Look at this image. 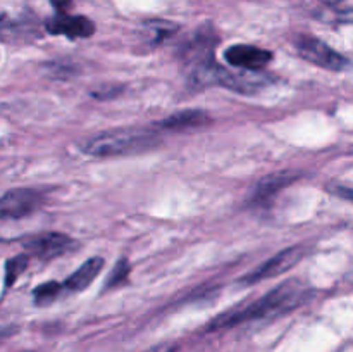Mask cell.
I'll list each match as a JSON object with an SVG mask.
<instances>
[{
  "instance_id": "cell-1",
  "label": "cell",
  "mask_w": 353,
  "mask_h": 352,
  "mask_svg": "<svg viewBox=\"0 0 353 352\" xmlns=\"http://www.w3.org/2000/svg\"><path fill=\"white\" fill-rule=\"evenodd\" d=\"M307 293H309V289L305 283H302L300 280H288L265 293L264 297L255 300L254 304L221 314L209 324V330H221V328H230L234 324L245 323V321L279 316V314H285L299 307L307 299Z\"/></svg>"
},
{
  "instance_id": "cell-2",
  "label": "cell",
  "mask_w": 353,
  "mask_h": 352,
  "mask_svg": "<svg viewBox=\"0 0 353 352\" xmlns=\"http://www.w3.org/2000/svg\"><path fill=\"white\" fill-rule=\"evenodd\" d=\"M159 144L161 138L155 131L143 128H119L88 138L81 145V150L92 157H119L150 150Z\"/></svg>"
},
{
  "instance_id": "cell-3",
  "label": "cell",
  "mask_w": 353,
  "mask_h": 352,
  "mask_svg": "<svg viewBox=\"0 0 353 352\" xmlns=\"http://www.w3.org/2000/svg\"><path fill=\"white\" fill-rule=\"evenodd\" d=\"M296 50L300 57L305 59L307 62L323 69H330V71H341L348 64V61L340 52L316 37H300L296 41Z\"/></svg>"
},
{
  "instance_id": "cell-4",
  "label": "cell",
  "mask_w": 353,
  "mask_h": 352,
  "mask_svg": "<svg viewBox=\"0 0 353 352\" xmlns=\"http://www.w3.org/2000/svg\"><path fill=\"white\" fill-rule=\"evenodd\" d=\"M303 255H305V247H303V245H295V247L285 248V251L272 255V257L269 259V261H265L264 264L255 268L254 271L248 273L241 282L248 283V285H254V283L257 282H264V280L274 278V276L295 268V266L302 261Z\"/></svg>"
},
{
  "instance_id": "cell-5",
  "label": "cell",
  "mask_w": 353,
  "mask_h": 352,
  "mask_svg": "<svg viewBox=\"0 0 353 352\" xmlns=\"http://www.w3.org/2000/svg\"><path fill=\"white\" fill-rule=\"evenodd\" d=\"M41 206V195L30 188L9 190L0 199V214L3 219H21L33 214Z\"/></svg>"
},
{
  "instance_id": "cell-6",
  "label": "cell",
  "mask_w": 353,
  "mask_h": 352,
  "mask_svg": "<svg viewBox=\"0 0 353 352\" xmlns=\"http://www.w3.org/2000/svg\"><path fill=\"white\" fill-rule=\"evenodd\" d=\"M76 247V242L71 237L64 233H43L38 237L31 238L26 242V251L30 255H34L38 259H48L64 255L65 252L72 251Z\"/></svg>"
},
{
  "instance_id": "cell-7",
  "label": "cell",
  "mask_w": 353,
  "mask_h": 352,
  "mask_svg": "<svg viewBox=\"0 0 353 352\" xmlns=\"http://www.w3.org/2000/svg\"><path fill=\"white\" fill-rule=\"evenodd\" d=\"M224 59L231 66L238 69H247V71H261L269 62L272 61V54L265 48H259L255 45H233L226 48Z\"/></svg>"
},
{
  "instance_id": "cell-8",
  "label": "cell",
  "mask_w": 353,
  "mask_h": 352,
  "mask_svg": "<svg viewBox=\"0 0 353 352\" xmlns=\"http://www.w3.org/2000/svg\"><path fill=\"white\" fill-rule=\"evenodd\" d=\"M45 26L50 35H64L68 38H88L95 33V24L85 16L57 14L48 19Z\"/></svg>"
},
{
  "instance_id": "cell-9",
  "label": "cell",
  "mask_w": 353,
  "mask_h": 352,
  "mask_svg": "<svg viewBox=\"0 0 353 352\" xmlns=\"http://www.w3.org/2000/svg\"><path fill=\"white\" fill-rule=\"evenodd\" d=\"M300 178V173L295 171H281V173H276V175H269L268 178L261 179L255 188L254 197H252V202H268L271 200L276 193L281 192L285 186L292 185L293 182Z\"/></svg>"
},
{
  "instance_id": "cell-10",
  "label": "cell",
  "mask_w": 353,
  "mask_h": 352,
  "mask_svg": "<svg viewBox=\"0 0 353 352\" xmlns=\"http://www.w3.org/2000/svg\"><path fill=\"white\" fill-rule=\"evenodd\" d=\"M209 114L203 113L199 109H186L179 110V113L171 114L169 117L162 119L159 123V128L168 131H185V130H195V128L203 126V124L209 123Z\"/></svg>"
},
{
  "instance_id": "cell-11",
  "label": "cell",
  "mask_w": 353,
  "mask_h": 352,
  "mask_svg": "<svg viewBox=\"0 0 353 352\" xmlns=\"http://www.w3.org/2000/svg\"><path fill=\"white\" fill-rule=\"evenodd\" d=\"M103 268V259L102 257H90L85 264L79 266L71 276L64 282L65 289L72 290V292H79V290L88 289L90 283L99 276V273Z\"/></svg>"
},
{
  "instance_id": "cell-12",
  "label": "cell",
  "mask_w": 353,
  "mask_h": 352,
  "mask_svg": "<svg viewBox=\"0 0 353 352\" xmlns=\"http://www.w3.org/2000/svg\"><path fill=\"white\" fill-rule=\"evenodd\" d=\"M28 262H30V254H19L16 255V257H10L9 261H7L6 282H3L6 289H9L10 285H14V283L17 282V278H19V276L23 275L24 269H26Z\"/></svg>"
},
{
  "instance_id": "cell-13",
  "label": "cell",
  "mask_w": 353,
  "mask_h": 352,
  "mask_svg": "<svg viewBox=\"0 0 353 352\" xmlns=\"http://www.w3.org/2000/svg\"><path fill=\"white\" fill-rule=\"evenodd\" d=\"M62 286L64 285H61V283L57 282H47L38 285L33 292L34 304H37V306H47V304L54 302L55 297L61 293Z\"/></svg>"
},
{
  "instance_id": "cell-14",
  "label": "cell",
  "mask_w": 353,
  "mask_h": 352,
  "mask_svg": "<svg viewBox=\"0 0 353 352\" xmlns=\"http://www.w3.org/2000/svg\"><path fill=\"white\" fill-rule=\"evenodd\" d=\"M128 275H130V264H128L126 259H119V262H117L116 266H114L112 273H110V278L107 280V286H116V285H121V283H124V280L128 278Z\"/></svg>"
},
{
  "instance_id": "cell-15",
  "label": "cell",
  "mask_w": 353,
  "mask_h": 352,
  "mask_svg": "<svg viewBox=\"0 0 353 352\" xmlns=\"http://www.w3.org/2000/svg\"><path fill=\"white\" fill-rule=\"evenodd\" d=\"M330 192L334 193V195L341 197V199L352 200L353 202V190L352 188H347V186H340V185H331Z\"/></svg>"
},
{
  "instance_id": "cell-16",
  "label": "cell",
  "mask_w": 353,
  "mask_h": 352,
  "mask_svg": "<svg viewBox=\"0 0 353 352\" xmlns=\"http://www.w3.org/2000/svg\"><path fill=\"white\" fill-rule=\"evenodd\" d=\"M176 344H169V342H164V344H159V345H154V347H150L148 351L145 352H176Z\"/></svg>"
},
{
  "instance_id": "cell-17",
  "label": "cell",
  "mask_w": 353,
  "mask_h": 352,
  "mask_svg": "<svg viewBox=\"0 0 353 352\" xmlns=\"http://www.w3.org/2000/svg\"><path fill=\"white\" fill-rule=\"evenodd\" d=\"M52 6L59 14H68V10L71 9V0H52Z\"/></svg>"
},
{
  "instance_id": "cell-18",
  "label": "cell",
  "mask_w": 353,
  "mask_h": 352,
  "mask_svg": "<svg viewBox=\"0 0 353 352\" xmlns=\"http://www.w3.org/2000/svg\"><path fill=\"white\" fill-rule=\"evenodd\" d=\"M340 21H343V23H353V10H345V12H341Z\"/></svg>"
},
{
  "instance_id": "cell-19",
  "label": "cell",
  "mask_w": 353,
  "mask_h": 352,
  "mask_svg": "<svg viewBox=\"0 0 353 352\" xmlns=\"http://www.w3.org/2000/svg\"><path fill=\"white\" fill-rule=\"evenodd\" d=\"M352 278H353V273H352Z\"/></svg>"
}]
</instances>
